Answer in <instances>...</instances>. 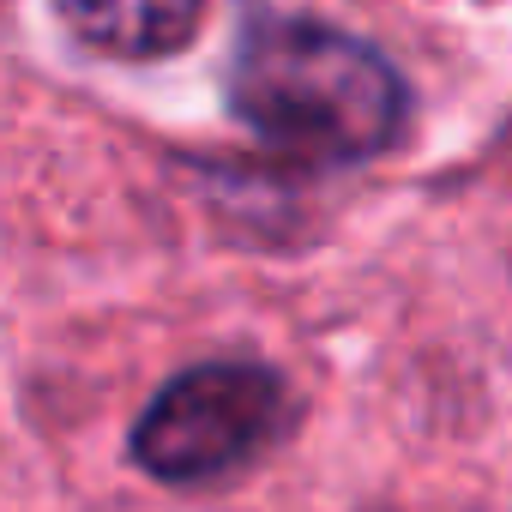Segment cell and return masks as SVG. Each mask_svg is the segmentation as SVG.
Listing matches in <instances>:
<instances>
[{"label":"cell","mask_w":512,"mask_h":512,"mask_svg":"<svg viewBox=\"0 0 512 512\" xmlns=\"http://www.w3.org/2000/svg\"><path fill=\"white\" fill-rule=\"evenodd\" d=\"M290 422V386L260 362L175 374L133 428V458L163 482H217L253 464Z\"/></svg>","instance_id":"2"},{"label":"cell","mask_w":512,"mask_h":512,"mask_svg":"<svg viewBox=\"0 0 512 512\" xmlns=\"http://www.w3.org/2000/svg\"><path fill=\"white\" fill-rule=\"evenodd\" d=\"M55 13L85 49L109 61H157L199 31L205 0H55Z\"/></svg>","instance_id":"3"},{"label":"cell","mask_w":512,"mask_h":512,"mask_svg":"<svg viewBox=\"0 0 512 512\" xmlns=\"http://www.w3.org/2000/svg\"><path fill=\"white\" fill-rule=\"evenodd\" d=\"M229 103L272 151L302 163H362L398 139L410 109L398 73L326 25H266L247 37Z\"/></svg>","instance_id":"1"}]
</instances>
